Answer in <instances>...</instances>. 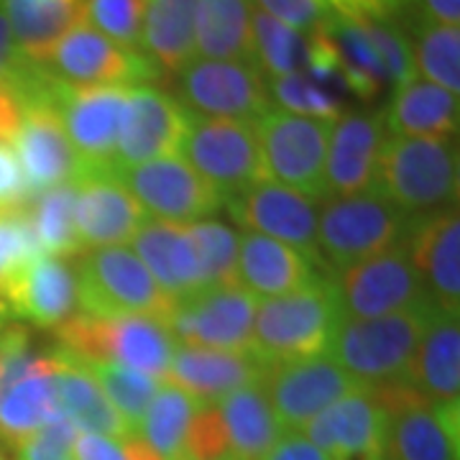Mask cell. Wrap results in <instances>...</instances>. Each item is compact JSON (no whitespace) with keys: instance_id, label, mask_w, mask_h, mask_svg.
I'll use <instances>...</instances> for the list:
<instances>
[{"instance_id":"6da1fadb","label":"cell","mask_w":460,"mask_h":460,"mask_svg":"<svg viewBox=\"0 0 460 460\" xmlns=\"http://www.w3.org/2000/svg\"><path fill=\"white\" fill-rule=\"evenodd\" d=\"M458 144L447 138L389 136L376 190L407 217L458 205Z\"/></svg>"},{"instance_id":"7a4b0ae2","label":"cell","mask_w":460,"mask_h":460,"mask_svg":"<svg viewBox=\"0 0 460 460\" xmlns=\"http://www.w3.org/2000/svg\"><path fill=\"white\" fill-rule=\"evenodd\" d=\"M343 314L332 284L259 299L253 320V353L266 366L328 356Z\"/></svg>"},{"instance_id":"3957f363","label":"cell","mask_w":460,"mask_h":460,"mask_svg":"<svg viewBox=\"0 0 460 460\" xmlns=\"http://www.w3.org/2000/svg\"><path fill=\"white\" fill-rule=\"evenodd\" d=\"M59 414L51 350L23 325H0V445L16 447Z\"/></svg>"},{"instance_id":"277c9868","label":"cell","mask_w":460,"mask_h":460,"mask_svg":"<svg viewBox=\"0 0 460 460\" xmlns=\"http://www.w3.org/2000/svg\"><path fill=\"white\" fill-rule=\"evenodd\" d=\"M432 313L435 307L425 305L371 320H341L328 356L361 386L396 384L407 374Z\"/></svg>"},{"instance_id":"5b68a950","label":"cell","mask_w":460,"mask_h":460,"mask_svg":"<svg viewBox=\"0 0 460 460\" xmlns=\"http://www.w3.org/2000/svg\"><path fill=\"white\" fill-rule=\"evenodd\" d=\"M75 266L77 310L87 317H131L144 314L169 320L174 310L172 296L154 281L148 269L131 248H95L84 251Z\"/></svg>"},{"instance_id":"8992f818","label":"cell","mask_w":460,"mask_h":460,"mask_svg":"<svg viewBox=\"0 0 460 460\" xmlns=\"http://www.w3.org/2000/svg\"><path fill=\"white\" fill-rule=\"evenodd\" d=\"M59 345L83 361L115 363L164 381L180 343L164 320L144 314L87 317L75 314L57 328Z\"/></svg>"},{"instance_id":"52a82bcc","label":"cell","mask_w":460,"mask_h":460,"mask_svg":"<svg viewBox=\"0 0 460 460\" xmlns=\"http://www.w3.org/2000/svg\"><path fill=\"white\" fill-rule=\"evenodd\" d=\"M410 217L378 190L320 202L317 251L330 274L402 246Z\"/></svg>"},{"instance_id":"ba28073f","label":"cell","mask_w":460,"mask_h":460,"mask_svg":"<svg viewBox=\"0 0 460 460\" xmlns=\"http://www.w3.org/2000/svg\"><path fill=\"white\" fill-rule=\"evenodd\" d=\"M253 128L266 180L289 187L317 202L328 199L325 151L332 128L330 120L302 118L271 108L253 123Z\"/></svg>"},{"instance_id":"9c48e42d","label":"cell","mask_w":460,"mask_h":460,"mask_svg":"<svg viewBox=\"0 0 460 460\" xmlns=\"http://www.w3.org/2000/svg\"><path fill=\"white\" fill-rule=\"evenodd\" d=\"M371 392L386 414L384 460H458V402L435 404L402 381Z\"/></svg>"},{"instance_id":"30bf717a","label":"cell","mask_w":460,"mask_h":460,"mask_svg":"<svg viewBox=\"0 0 460 460\" xmlns=\"http://www.w3.org/2000/svg\"><path fill=\"white\" fill-rule=\"evenodd\" d=\"M330 284L343 320H371L432 305L404 246L332 271Z\"/></svg>"},{"instance_id":"8fae6325","label":"cell","mask_w":460,"mask_h":460,"mask_svg":"<svg viewBox=\"0 0 460 460\" xmlns=\"http://www.w3.org/2000/svg\"><path fill=\"white\" fill-rule=\"evenodd\" d=\"M180 156L213 187L223 202L266 180L256 128L246 120L192 115Z\"/></svg>"},{"instance_id":"7c38bea8","label":"cell","mask_w":460,"mask_h":460,"mask_svg":"<svg viewBox=\"0 0 460 460\" xmlns=\"http://www.w3.org/2000/svg\"><path fill=\"white\" fill-rule=\"evenodd\" d=\"M66 87H141L162 77L141 51L126 49L87 23L66 31L41 62Z\"/></svg>"},{"instance_id":"4fadbf2b","label":"cell","mask_w":460,"mask_h":460,"mask_svg":"<svg viewBox=\"0 0 460 460\" xmlns=\"http://www.w3.org/2000/svg\"><path fill=\"white\" fill-rule=\"evenodd\" d=\"M180 102L199 118L256 123L274 108L269 83L251 62L195 59L177 75Z\"/></svg>"},{"instance_id":"5bb4252c","label":"cell","mask_w":460,"mask_h":460,"mask_svg":"<svg viewBox=\"0 0 460 460\" xmlns=\"http://www.w3.org/2000/svg\"><path fill=\"white\" fill-rule=\"evenodd\" d=\"M259 299L243 287H202L174 302L166 325L177 343L215 350H253Z\"/></svg>"},{"instance_id":"9a60e30c","label":"cell","mask_w":460,"mask_h":460,"mask_svg":"<svg viewBox=\"0 0 460 460\" xmlns=\"http://www.w3.org/2000/svg\"><path fill=\"white\" fill-rule=\"evenodd\" d=\"M115 177L154 220L192 226L223 210V198L181 156L154 159Z\"/></svg>"},{"instance_id":"2e32d148","label":"cell","mask_w":460,"mask_h":460,"mask_svg":"<svg viewBox=\"0 0 460 460\" xmlns=\"http://www.w3.org/2000/svg\"><path fill=\"white\" fill-rule=\"evenodd\" d=\"M190 126L192 113L181 105L180 98L154 84L131 87L111 174L154 159L180 156Z\"/></svg>"},{"instance_id":"e0dca14e","label":"cell","mask_w":460,"mask_h":460,"mask_svg":"<svg viewBox=\"0 0 460 460\" xmlns=\"http://www.w3.org/2000/svg\"><path fill=\"white\" fill-rule=\"evenodd\" d=\"M131 87H57V113L84 174L111 172Z\"/></svg>"},{"instance_id":"ac0fdd59","label":"cell","mask_w":460,"mask_h":460,"mask_svg":"<svg viewBox=\"0 0 460 460\" xmlns=\"http://www.w3.org/2000/svg\"><path fill=\"white\" fill-rule=\"evenodd\" d=\"M261 384L284 432H299L320 411L361 389L330 356L269 366Z\"/></svg>"},{"instance_id":"d6986e66","label":"cell","mask_w":460,"mask_h":460,"mask_svg":"<svg viewBox=\"0 0 460 460\" xmlns=\"http://www.w3.org/2000/svg\"><path fill=\"white\" fill-rule=\"evenodd\" d=\"M230 217L248 233H259L279 243L302 251L325 269L317 251V217L320 202L299 195L277 181L263 180L223 202Z\"/></svg>"},{"instance_id":"ffe728a7","label":"cell","mask_w":460,"mask_h":460,"mask_svg":"<svg viewBox=\"0 0 460 460\" xmlns=\"http://www.w3.org/2000/svg\"><path fill=\"white\" fill-rule=\"evenodd\" d=\"M402 246L407 248L432 307L460 317L458 205L422 217H410Z\"/></svg>"},{"instance_id":"44dd1931","label":"cell","mask_w":460,"mask_h":460,"mask_svg":"<svg viewBox=\"0 0 460 460\" xmlns=\"http://www.w3.org/2000/svg\"><path fill=\"white\" fill-rule=\"evenodd\" d=\"M389 138L384 113H343L332 120L325 151V195L350 198L376 190L381 151Z\"/></svg>"},{"instance_id":"7402d4cb","label":"cell","mask_w":460,"mask_h":460,"mask_svg":"<svg viewBox=\"0 0 460 460\" xmlns=\"http://www.w3.org/2000/svg\"><path fill=\"white\" fill-rule=\"evenodd\" d=\"M11 148L16 154L29 198L83 177L59 113L47 100L23 105V118Z\"/></svg>"},{"instance_id":"603a6c76","label":"cell","mask_w":460,"mask_h":460,"mask_svg":"<svg viewBox=\"0 0 460 460\" xmlns=\"http://www.w3.org/2000/svg\"><path fill=\"white\" fill-rule=\"evenodd\" d=\"M146 220L144 208L111 172H95L77 180L75 233L83 253L131 243Z\"/></svg>"},{"instance_id":"cb8c5ba5","label":"cell","mask_w":460,"mask_h":460,"mask_svg":"<svg viewBox=\"0 0 460 460\" xmlns=\"http://www.w3.org/2000/svg\"><path fill=\"white\" fill-rule=\"evenodd\" d=\"M386 414L374 392L361 386L320 411L299 429L332 460H384Z\"/></svg>"},{"instance_id":"d4e9b609","label":"cell","mask_w":460,"mask_h":460,"mask_svg":"<svg viewBox=\"0 0 460 460\" xmlns=\"http://www.w3.org/2000/svg\"><path fill=\"white\" fill-rule=\"evenodd\" d=\"M3 317H18L36 328H59L77 314L75 266L59 256L39 253L11 281L0 299Z\"/></svg>"},{"instance_id":"484cf974","label":"cell","mask_w":460,"mask_h":460,"mask_svg":"<svg viewBox=\"0 0 460 460\" xmlns=\"http://www.w3.org/2000/svg\"><path fill=\"white\" fill-rule=\"evenodd\" d=\"M238 287L256 299L292 295L302 289H313L330 279L328 269L314 263L302 251L266 238L259 233H241L238 241Z\"/></svg>"},{"instance_id":"4316f807","label":"cell","mask_w":460,"mask_h":460,"mask_svg":"<svg viewBox=\"0 0 460 460\" xmlns=\"http://www.w3.org/2000/svg\"><path fill=\"white\" fill-rule=\"evenodd\" d=\"M266 363L253 350H215V348H177L166 371V384L181 389L199 404H217L230 392L261 381Z\"/></svg>"},{"instance_id":"83f0119b","label":"cell","mask_w":460,"mask_h":460,"mask_svg":"<svg viewBox=\"0 0 460 460\" xmlns=\"http://www.w3.org/2000/svg\"><path fill=\"white\" fill-rule=\"evenodd\" d=\"M131 251L172 299H181L205 287L187 226L148 217L131 241Z\"/></svg>"},{"instance_id":"f1b7e54d","label":"cell","mask_w":460,"mask_h":460,"mask_svg":"<svg viewBox=\"0 0 460 460\" xmlns=\"http://www.w3.org/2000/svg\"><path fill=\"white\" fill-rule=\"evenodd\" d=\"M460 317L435 310L402 384L435 404L460 402Z\"/></svg>"},{"instance_id":"f546056e","label":"cell","mask_w":460,"mask_h":460,"mask_svg":"<svg viewBox=\"0 0 460 460\" xmlns=\"http://www.w3.org/2000/svg\"><path fill=\"white\" fill-rule=\"evenodd\" d=\"M51 361H54V386H57L59 410L77 428V432L105 435L113 440L131 438V429L126 428L120 414L100 392L98 381L90 376V371L75 353L59 345L51 350Z\"/></svg>"},{"instance_id":"4dcf8cb0","label":"cell","mask_w":460,"mask_h":460,"mask_svg":"<svg viewBox=\"0 0 460 460\" xmlns=\"http://www.w3.org/2000/svg\"><path fill=\"white\" fill-rule=\"evenodd\" d=\"M458 118V95L422 77H411L404 84L394 87L389 111H384V123L389 136H407V138L456 141Z\"/></svg>"},{"instance_id":"1f68e13d","label":"cell","mask_w":460,"mask_h":460,"mask_svg":"<svg viewBox=\"0 0 460 460\" xmlns=\"http://www.w3.org/2000/svg\"><path fill=\"white\" fill-rule=\"evenodd\" d=\"M198 0H148L138 51L162 75H180L198 59L195 49Z\"/></svg>"},{"instance_id":"d6a6232c","label":"cell","mask_w":460,"mask_h":460,"mask_svg":"<svg viewBox=\"0 0 460 460\" xmlns=\"http://www.w3.org/2000/svg\"><path fill=\"white\" fill-rule=\"evenodd\" d=\"M215 407L228 438L230 460H261L284 435L261 381L230 392Z\"/></svg>"},{"instance_id":"836d02e7","label":"cell","mask_w":460,"mask_h":460,"mask_svg":"<svg viewBox=\"0 0 460 460\" xmlns=\"http://www.w3.org/2000/svg\"><path fill=\"white\" fill-rule=\"evenodd\" d=\"M83 5L84 0H0L18 51L39 66L66 31L83 23Z\"/></svg>"},{"instance_id":"e575fe53","label":"cell","mask_w":460,"mask_h":460,"mask_svg":"<svg viewBox=\"0 0 460 460\" xmlns=\"http://www.w3.org/2000/svg\"><path fill=\"white\" fill-rule=\"evenodd\" d=\"M195 49L202 59L253 65V3L198 0Z\"/></svg>"},{"instance_id":"d590c367","label":"cell","mask_w":460,"mask_h":460,"mask_svg":"<svg viewBox=\"0 0 460 460\" xmlns=\"http://www.w3.org/2000/svg\"><path fill=\"white\" fill-rule=\"evenodd\" d=\"M325 31H328L335 57H338L345 93L371 100L392 84L358 21L330 13L325 21Z\"/></svg>"},{"instance_id":"8d00e7d4","label":"cell","mask_w":460,"mask_h":460,"mask_svg":"<svg viewBox=\"0 0 460 460\" xmlns=\"http://www.w3.org/2000/svg\"><path fill=\"white\" fill-rule=\"evenodd\" d=\"M75 199H77V181L51 187L29 199L26 213H29L36 246L44 256L69 259L83 253L75 233Z\"/></svg>"},{"instance_id":"74e56055","label":"cell","mask_w":460,"mask_h":460,"mask_svg":"<svg viewBox=\"0 0 460 460\" xmlns=\"http://www.w3.org/2000/svg\"><path fill=\"white\" fill-rule=\"evenodd\" d=\"M205 404L172 384H162L138 425V438L162 460H184V440L195 411Z\"/></svg>"},{"instance_id":"f35d334b","label":"cell","mask_w":460,"mask_h":460,"mask_svg":"<svg viewBox=\"0 0 460 460\" xmlns=\"http://www.w3.org/2000/svg\"><path fill=\"white\" fill-rule=\"evenodd\" d=\"M411 65L414 75L443 87L447 93H460V29L414 23L411 26Z\"/></svg>"},{"instance_id":"ab89813d","label":"cell","mask_w":460,"mask_h":460,"mask_svg":"<svg viewBox=\"0 0 460 460\" xmlns=\"http://www.w3.org/2000/svg\"><path fill=\"white\" fill-rule=\"evenodd\" d=\"M83 363L84 368L90 371V376L98 381L100 392L113 404V410L120 414V420L126 422V428L131 429V435H136L141 420H144V414H146L148 404L154 402V396L162 389L164 381L148 376V374H141V371H133V368L115 366V363Z\"/></svg>"},{"instance_id":"60d3db41","label":"cell","mask_w":460,"mask_h":460,"mask_svg":"<svg viewBox=\"0 0 460 460\" xmlns=\"http://www.w3.org/2000/svg\"><path fill=\"white\" fill-rule=\"evenodd\" d=\"M253 65L266 80L302 72L307 65V36L253 8Z\"/></svg>"},{"instance_id":"b9f144b4","label":"cell","mask_w":460,"mask_h":460,"mask_svg":"<svg viewBox=\"0 0 460 460\" xmlns=\"http://www.w3.org/2000/svg\"><path fill=\"white\" fill-rule=\"evenodd\" d=\"M198 251L205 287H238V241L241 233L217 220H199L187 226Z\"/></svg>"},{"instance_id":"7bdbcfd3","label":"cell","mask_w":460,"mask_h":460,"mask_svg":"<svg viewBox=\"0 0 460 460\" xmlns=\"http://www.w3.org/2000/svg\"><path fill=\"white\" fill-rule=\"evenodd\" d=\"M266 83H269L271 102H277L284 113L314 118V120H330V123L343 115L341 95H335L332 90L314 83L305 69L295 72V75L266 80Z\"/></svg>"},{"instance_id":"ee69618b","label":"cell","mask_w":460,"mask_h":460,"mask_svg":"<svg viewBox=\"0 0 460 460\" xmlns=\"http://www.w3.org/2000/svg\"><path fill=\"white\" fill-rule=\"evenodd\" d=\"M148 0H84L83 23L111 41L138 51Z\"/></svg>"},{"instance_id":"f6af8a7d","label":"cell","mask_w":460,"mask_h":460,"mask_svg":"<svg viewBox=\"0 0 460 460\" xmlns=\"http://www.w3.org/2000/svg\"><path fill=\"white\" fill-rule=\"evenodd\" d=\"M41 251L36 246L26 208L0 213V299L11 281L33 261ZM3 317V314H0Z\"/></svg>"},{"instance_id":"bcb514c9","label":"cell","mask_w":460,"mask_h":460,"mask_svg":"<svg viewBox=\"0 0 460 460\" xmlns=\"http://www.w3.org/2000/svg\"><path fill=\"white\" fill-rule=\"evenodd\" d=\"M361 23L366 39L371 41V47L381 59V65L389 75V83L399 87L404 84L414 75V65H411V47L410 36L404 31V26L396 18H381V21H358Z\"/></svg>"},{"instance_id":"7dc6e473","label":"cell","mask_w":460,"mask_h":460,"mask_svg":"<svg viewBox=\"0 0 460 460\" xmlns=\"http://www.w3.org/2000/svg\"><path fill=\"white\" fill-rule=\"evenodd\" d=\"M77 435V428L59 414L13 447L16 460H75L72 450Z\"/></svg>"},{"instance_id":"c3c4849f","label":"cell","mask_w":460,"mask_h":460,"mask_svg":"<svg viewBox=\"0 0 460 460\" xmlns=\"http://www.w3.org/2000/svg\"><path fill=\"white\" fill-rule=\"evenodd\" d=\"M184 460H230L228 438L215 404L195 411L184 440Z\"/></svg>"},{"instance_id":"681fc988","label":"cell","mask_w":460,"mask_h":460,"mask_svg":"<svg viewBox=\"0 0 460 460\" xmlns=\"http://www.w3.org/2000/svg\"><path fill=\"white\" fill-rule=\"evenodd\" d=\"M253 8L299 33H313L328 21L330 11L325 0H251Z\"/></svg>"},{"instance_id":"f907efd6","label":"cell","mask_w":460,"mask_h":460,"mask_svg":"<svg viewBox=\"0 0 460 460\" xmlns=\"http://www.w3.org/2000/svg\"><path fill=\"white\" fill-rule=\"evenodd\" d=\"M29 190L21 174L16 154L8 144L0 141V213L5 210H21L29 205Z\"/></svg>"},{"instance_id":"816d5d0a","label":"cell","mask_w":460,"mask_h":460,"mask_svg":"<svg viewBox=\"0 0 460 460\" xmlns=\"http://www.w3.org/2000/svg\"><path fill=\"white\" fill-rule=\"evenodd\" d=\"M330 13L353 21H381L396 18L404 8H410V0H325Z\"/></svg>"},{"instance_id":"f5cc1de1","label":"cell","mask_w":460,"mask_h":460,"mask_svg":"<svg viewBox=\"0 0 460 460\" xmlns=\"http://www.w3.org/2000/svg\"><path fill=\"white\" fill-rule=\"evenodd\" d=\"M31 66V62L18 51L11 26H8V21L0 11V83L16 84Z\"/></svg>"},{"instance_id":"db71d44e","label":"cell","mask_w":460,"mask_h":460,"mask_svg":"<svg viewBox=\"0 0 460 460\" xmlns=\"http://www.w3.org/2000/svg\"><path fill=\"white\" fill-rule=\"evenodd\" d=\"M261 460H332L328 453H323L302 432H284L277 445L263 456Z\"/></svg>"},{"instance_id":"11a10c76","label":"cell","mask_w":460,"mask_h":460,"mask_svg":"<svg viewBox=\"0 0 460 460\" xmlns=\"http://www.w3.org/2000/svg\"><path fill=\"white\" fill-rule=\"evenodd\" d=\"M75 460H126L120 440L105 438V435H93V432H80L72 450Z\"/></svg>"},{"instance_id":"9f6ffc18","label":"cell","mask_w":460,"mask_h":460,"mask_svg":"<svg viewBox=\"0 0 460 460\" xmlns=\"http://www.w3.org/2000/svg\"><path fill=\"white\" fill-rule=\"evenodd\" d=\"M410 5L417 16L414 23H435V26L460 23V0H410Z\"/></svg>"},{"instance_id":"6f0895ef","label":"cell","mask_w":460,"mask_h":460,"mask_svg":"<svg viewBox=\"0 0 460 460\" xmlns=\"http://www.w3.org/2000/svg\"><path fill=\"white\" fill-rule=\"evenodd\" d=\"M23 118V100L18 95L13 84L0 83V141L3 144H13L18 126Z\"/></svg>"},{"instance_id":"680465c9","label":"cell","mask_w":460,"mask_h":460,"mask_svg":"<svg viewBox=\"0 0 460 460\" xmlns=\"http://www.w3.org/2000/svg\"><path fill=\"white\" fill-rule=\"evenodd\" d=\"M123 445V453H126V460H162L151 447H148L138 435H131L126 440H120Z\"/></svg>"},{"instance_id":"91938a15","label":"cell","mask_w":460,"mask_h":460,"mask_svg":"<svg viewBox=\"0 0 460 460\" xmlns=\"http://www.w3.org/2000/svg\"><path fill=\"white\" fill-rule=\"evenodd\" d=\"M3 320H5V317H0V325H3Z\"/></svg>"},{"instance_id":"94428289","label":"cell","mask_w":460,"mask_h":460,"mask_svg":"<svg viewBox=\"0 0 460 460\" xmlns=\"http://www.w3.org/2000/svg\"><path fill=\"white\" fill-rule=\"evenodd\" d=\"M0 460H3V458H0Z\"/></svg>"}]
</instances>
